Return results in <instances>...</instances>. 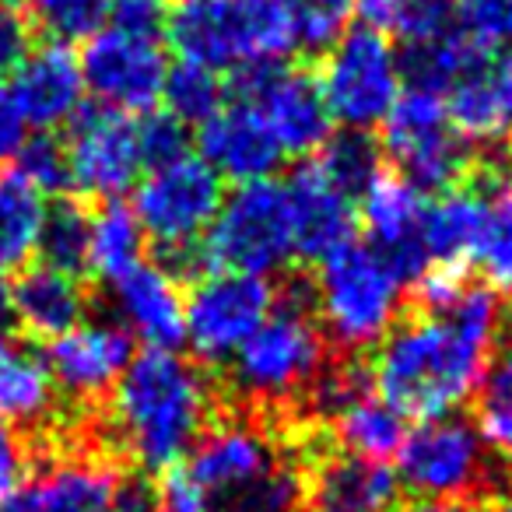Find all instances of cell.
Wrapping results in <instances>:
<instances>
[{"label": "cell", "mask_w": 512, "mask_h": 512, "mask_svg": "<svg viewBox=\"0 0 512 512\" xmlns=\"http://www.w3.org/2000/svg\"><path fill=\"white\" fill-rule=\"evenodd\" d=\"M39 29L50 32L57 43L92 39L109 15V0H25Z\"/></svg>", "instance_id": "cell-39"}, {"label": "cell", "mask_w": 512, "mask_h": 512, "mask_svg": "<svg viewBox=\"0 0 512 512\" xmlns=\"http://www.w3.org/2000/svg\"><path fill=\"white\" fill-rule=\"evenodd\" d=\"M183 295L169 267L141 264L113 285L116 327L127 330L130 341L148 344V351H176L183 341Z\"/></svg>", "instance_id": "cell-24"}, {"label": "cell", "mask_w": 512, "mask_h": 512, "mask_svg": "<svg viewBox=\"0 0 512 512\" xmlns=\"http://www.w3.org/2000/svg\"><path fill=\"white\" fill-rule=\"evenodd\" d=\"M46 204L18 169H0V271L29 264L39 249Z\"/></svg>", "instance_id": "cell-30"}, {"label": "cell", "mask_w": 512, "mask_h": 512, "mask_svg": "<svg viewBox=\"0 0 512 512\" xmlns=\"http://www.w3.org/2000/svg\"><path fill=\"white\" fill-rule=\"evenodd\" d=\"M57 386L43 355L15 337L0 334V421L4 425H39L53 414Z\"/></svg>", "instance_id": "cell-26"}, {"label": "cell", "mask_w": 512, "mask_h": 512, "mask_svg": "<svg viewBox=\"0 0 512 512\" xmlns=\"http://www.w3.org/2000/svg\"><path fill=\"white\" fill-rule=\"evenodd\" d=\"M383 148L421 193H449L470 169V148L449 120L446 99L421 88L400 92L383 120Z\"/></svg>", "instance_id": "cell-10"}, {"label": "cell", "mask_w": 512, "mask_h": 512, "mask_svg": "<svg viewBox=\"0 0 512 512\" xmlns=\"http://www.w3.org/2000/svg\"><path fill=\"white\" fill-rule=\"evenodd\" d=\"M158 512H207V498L183 463L158 474Z\"/></svg>", "instance_id": "cell-46"}, {"label": "cell", "mask_w": 512, "mask_h": 512, "mask_svg": "<svg viewBox=\"0 0 512 512\" xmlns=\"http://www.w3.org/2000/svg\"><path fill=\"white\" fill-rule=\"evenodd\" d=\"M477 432L484 446L512 470V337L491 358L477 390Z\"/></svg>", "instance_id": "cell-33"}, {"label": "cell", "mask_w": 512, "mask_h": 512, "mask_svg": "<svg viewBox=\"0 0 512 512\" xmlns=\"http://www.w3.org/2000/svg\"><path fill=\"white\" fill-rule=\"evenodd\" d=\"M11 313L32 337L57 341L67 330L81 327L88 313V295L81 278L53 271L46 264L25 267L11 285Z\"/></svg>", "instance_id": "cell-25"}, {"label": "cell", "mask_w": 512, "mask_h": 512, "mask_svg": "<svg viewBox=\"0 0 512 512\" xmlns=\"http://www.w3.org/2000/svg\"><path fill=\"white\" fill-rule=\"evenodd\" d=\"M144 242H148V235H144L141 221L134 218V211L109 200L92 218L88 271L99 274L106 285H116V281L127 278L130 271H137L144 264Z\"/></svg>", "instance_id": "cell-31"}, {"label": "cell", "mask_w": 512, "mask_h": 512, "mask_svg": "<svg viewBox=\"0 0 512 512\" xmlns=\"http://www.w3.org/2000/svg\"><path fill=\"white\" fill-rule=\"evenodd\" d=\"M183 306V341L204 362H232V355L274 313L278 292L267 278L211 271L193 285Z\"/></svg>", "instance_id": "cell-11"}, {"label": "cell", "mask_w": 512, "mask_h": 512, "mask_svg": "<svg viewBox=\"0 0 512 512\" xmlns=\"http://www.w3.org/2000/svg\"><path fill=\"white\" fill-rule=\"evenodd\" d=\"M453 29H460L453 15V0H400L393 32H397L407 46L439 39Z\"/></svg>", "instance_id": "cell-42"}, {"label": "cell", "mask_w": 512, "mask_h": 512, "mask_svg": "<svg viewBox=\"0 0 512 512\" xmlns=\"http://www.w3.org/2000/svg\"><path fill=\"white\" fill-rule=\"evenodd\" d=\"M200 158L211 165L218 179H232L235 186H242L256 183V179H271L285 151L260 116V109L235 95L200 127Z\"/></svg>", "instance_id": "cell-19"}, {"label": "cell", "mask_w": 512, "mask_h": 512, "mask_svg": "<svg viewBox=\"0 0 512 512\" xmlns=\"http://www.w3.org/2000/svg\"><path fill=\"white\" fill-rule=\"evenodd\" d=\"M460 32L481 50L512 46V0H453Z\"/></svg>", "instance_id": "cell-40"}, {"label": "cell", "mask_w": 512, "mask_h": 512, "mask_svg": "<svg viewBox=\"0 0 512 512\" xmlns=\"http://www.w3.org/2000/svg\"><path fill=\"white\" fill-rule=\"evenodd\" d=\"M302 474L309 512H404V488L390 463L362 460L337 449L320 453Z\"/></svg>", "instance_id": "cell-20"}, {"label": "cell", "mask_w": 512, "mask_h": 512, "mask_svg": "<svg viewBox=\"0 0 512 512\" xmlns=\"http://www.w3.org/2000/svg\"><path fill=\"white\" fill-rule=\"evenodd\" d=\"M211 425V383L179 351H137L113 386L109 432L151 474L176 467Z\"/></svg>", "instance_id": "cell-2"}, {"label": "cell", "mask_w": 512, "mask_h": 512, "mask_svg": "<svg viewBox=\"0 0 512 512\" xmlns=\"http://www.w3.org/2000/svg\"><path fill=\"white\" fill-rule=\"evenodd\" d=\"M109 512H158V495L144 477H123Z\"/></svg>", "instance_id": "cell-49"}, {"label": "cell", "mask_w": 512, "mask_h": 512, "mask_svg": "<svg viewBox=\"0 0 512 512\" xmlns=\"http://www.w3.org/2000/svg\"><path fill=\"white\" fill-rule=\"evenodd\" d=\"M239 99H249L278 137L285 155H320L334 137V116L323 102L320 81L302 67H253L239 74Z\"/></svg>", "instance_id": "cell-13"}, {"label": "cell", "mask_w": 512, "mask_h": 512, "mask_svg": "<svg viewBox=\"0 0 512 512\" xmlns=\"http://www.w3.org/2000/svg\"><path fill=\"white\" fill-rule=\"evenodd\" d=\"M323 369L327 337L299 292L278 299L274 313L228 362L232 386L249 404H288L313 390Z\"/></svg>", "instance_id": "cell-5"}, {"label": "cell", "mask_w": 512, "mask_h": 512, "mask_svg": "<svg viewBox=\"0 0 512 512\" xmlns=\"http://www.w3.org/2000/svg\"><path fill=\"white\" fill-rule=\"evenodd\" d=\"M330 428H334L344 453L362 456V460H379V463L397 456L407 435L404 418H400L390 404H383L372 386H365L355 397L344 400V404L330 414Z\"/></svg>", "instance_id": "cell-27"}, {"label": "cell", "mask_w": 512, "mask_h": 512, "mask_svg": "<svg viewBox=\"0 0 512 512\" xmlns=\"http://www.w3.org/2000/svg\"><path fill=\"white\" fill-rule=\"evenodd\" d=\"M397 477L400 488L411 491L421 505L477 502V495L491 491V449L467 418L449 414L421 421L404 435Z\"/></svg>", "instance_id": "cell-8"}, {"label": "cell", "mask_w": 512, "mask_h": 512, "mask_svg": "<svg viewBox=\"0 0 512 512\" xmlns=\"http://www.w3.org/2000/svg\"><path fill=\"white\" fill-rule=\"evenodd\" d=\"M491 512H512V491H509V495H502V502H498Z\"/></svg>", "instance_id": "cell-53"}, {"label": "cell", "mask_w": 512, "mask_h": 512, "mask_svg": "<svg viewBox=\"0 0 512 512\" xmlns=\"http://www.w3.org/2000/svg\"><path fill=\"white\" fill-rule=\"evenodd\" d=\"M85 92L116 113H151L162 102L169 60L158 39H141L120 29H99L78 57Z\"/></svg>", "instance_id": "cell-12"}, {"label": "cell", "mask_w": 512, "mask_h": 512, "mask_svg": "<svg viewBox=\"0 0 512 512\" xmlns=\"http://www.w3.org/2000/svg\"><path fill=\"white\" fill-rule=\"evenodd\" d=\"M358 15H362V25L372 32H393V22H397V8L400 0H355Z\"/></svg>", "instance_id": "cell-50"}, {"label": "cell", "mask_w": 512, "mask_h": 512, "mask_svg": "<svg viewBox=\"0 0 512 512\" xmlns=\"http://www.w3.org/2000/svg\"><path fill=\"white\" fill-rule=\"evenodd\" d=\"M67 148L71 186L99 200H116L120 193L134 190L144 165L141 130L137 120L116 109H81L74 116V130Z\"/></svg>", "instance_id": "cell-14"}, {"label": "cell", "mask_w": 512, "mask_h": 512, "mask_svg": "<svg viewBox=\"0 0 512 512\" xmlns=\"http://www.w3.org/2000/svg\"><path fill=\"white\" fill-rule=\"evenodd\" d=\"M162 102H165V113L183 123V127L186 123L204 127L228 99H225V85H221V74L183 60V64L169 67V74H165Z\"/></svg>", "instance_id": "cell-36"}, {"label": "cell", "mask_w": 512, "mask_h": 512, "mask_svg": "<svg viewBox=\"0 0 512 512\" xmlns=\"http://www.w3.org/2000/svg\"><path fill=\"white\" fill-rule=\"evenodd\" d=\"M404 281L386 264L369 242L341 246L320 260L316 274V323L323 337L341 344L344 351L379 348L383 337L397 327Z\"/></svg>", "instance_id": "cell-4"}, {"label": "cell", "mask_w": 512, "mask_h": 512, "mask_svg": "<svg viewBox=\"0 0 512 512\" xmlns=\"http://www.w3.org/2000/svg\"><path fill=\"white\" fill-rule=\"evenodd\" d=\"M477 221H481V190L439 193L425 207V253L428 267H463L474 253Z\"/></svg>", "instance_id": "cell-29"}, {"label": "cell", "mask_w": 512, "mask_h": 512, "mask_svg": "<svg viewBox=\"0 0 512 512\" xmlns=\"http://www.w3.org/2000/svg\"><path fill=\"white\" fill-rule=\"evenodd\" d=\"M449 120L467 144H498L512 134V46L481 50L470 71L449 88Z\"/></svg>", "instance_id": "cell-23"}, {"label": "cell", "mask_w": 512, "mask_h": 512, "mask_svg": "<svg viewBox=\"0 0 512 512\" xmlns=\"http://www.w3.org/2000/svg\"><path fill=\"white\" fill-rule=\"evenodd\" d=\"M109 18H113V29L141 39H162V32H169V4L165 0H113Z\"/></svg>", "instance_id": "cell-44"}, {"label": "cell", "mask_w": 512, "mask_h": 512, "mask_svg": "<svg viewBox=\"0 0 512 512\" xmlns=\"http://www.w3.org/2000/svg\"><path fill=\"white\" fill-rule=\"evenodd\" d=\"M137 130H141V151L148 169L190 151L186 148V127L179 120H172L169 113H148L144 120H137Z\"/></svg>", "instance_id": "cell-43"}, {"label": "cell", "mask_w": 512, "mask_h": 512, "mask_svg": "<svg viewBox=\"0 0 512 512\" xmlns=\"http://www.w3.org/2000/svg\"><path fill=\"white\" fill-rule=\"evenodd\" d=\"M123 477V467L109 453L74 449L50 456L11 498L8 512H109Z\"/></svg>", "instance_id": "cell-16"}, {"label": "cell", "mask_w": 512, "mask_h": 512, "mask_svg": "<svg viewBox=\"0 0 512 512\" xmlns=\"http://www.w3.org/2000/svg\"><path fill=\"white\" fill-rule=\"evenodd\" d=\"M488 288L512 299V179H491L481 186V221L470 253Z\"/></svg>", "instance_id": "cell-28"}, {"label": "cell", "mask_w": 512, "mask_h": 512, "mask_svg": "<svg viewBox=\"0 0 512 512\" xmlns=\"http://www.w3.org/2000/svg\"><path fill=\"white\" fill-rule=\"evenodd\" d=\"M207 512H306V474L281 460L264 477L207 498Z\"/></svg>", "instance_id": "cell-34"}, {"label": "cell", "mask_w": 512, "mask_h": 512, "mask_svg": "<svg viewBox=\"0 0 512 512\" xmlns=\"http://www.w3.org/2000/svg\"><path fill=\"white\" fill-rule=\"evenodd\" d=\"M29 481V449L22 435L0 421V512H8L11 498Z\"/></svg>", "instance_id": "cell-45"}, {"label": "cell", "mask_w": 512, "mask_h": 512, "mask_svg": "<svg viewBox=\"0 0 512 512\" xmlns=\"http://www.w3.org/2000/svg\"><path fill=\"white\" fill-rule=\"evenodd\" d=\"M221 200H225L221 179L204 158L186 151L172 162L148 169V176L137 183L130 211L141 221L144 235L169 256L172 267L183 271L197 256V246L211 228Z\"/></svg>", "instance_id": "cell-7"}, {"label": "cell", "mask_w": 512, "mask_h": 512, "mask_svg": "<svg viewBox=\"0 0 512 512\" xmlns=\"http://www.w3.org/2000/svg\"><path fill=\"white\" fill-rule=\"evenodd\" d=\"M88 232H92V218L85 214V207L71 204V200L53 204L46 207L36 253L53 271L81 278V271H88Z\"/></svg>", "instance_id": "cell-35"}, {"label": "cell", "mask_w": 512, "mask_h": 512, "mask_svg": "<svg viewBox=\"0 0 512 512\" xmlns=\"http://www.w3.org/2000/svg\"><path fill=\"white\" fill-rule=\"evenodd\" d=\"M8 88L25 127L36 130H57L64 123H74L85 102L81 64L64 43H46L32 50L15 67V81Z\"/></svg>", "instance_id": "cell-22"}, {"label": "cell", "mask_w": 512, "mask_h": 512, "mask_svg": "<svg viewBox=\"0 0 512 512\" xmlns=\"http://www.w3.org/2000/svg\"><path fill=\"white\" fill-rule=\"evenodd\" d=\"M502 330V299L488 285H467L449 309L411 316L383 337L372 390L400 418H449L477 397Z\"/></svg>", "instance_id": "cell-1"}, {"label": "cell", "mask_w": 512, "mask_h": 512, "mask_svg": "<svg viewBox=\"0 0 512 512\" xmlns=\"http://www.w3.org/2000/svg\"><path fill=\"white\" fill-rule=\"evenodd\" d=\"M25 144V120L15 106L11 88L0 81V162H8L22 151Z\"/></svg>", "instance_id": "cell-48"}, {"label": "cell", "mask_w": 512, "mask_h": 512, "mask_svg": "<svg viewBox=\"0 0 512 512\" xmlns=\"http://www.w3.org/2000/svg\"><path fill=\"white\" fill-rule=\"evenodd\" d=\"M295 46L306 53H327L344 36L355 0H288Z\"/></svg>", "instance_id": "cell-38"}, {"label": "cell", "mask_w": 512, "mask_h": 512, "mask_svg": "<svg viewBox=\"0 0 512 512\" xmlns=\"http://www.w3.org/2000/svg\"><path fill=\"white\" fill-rule=\"evenodd\" d=\"M183 4H190V0H183Z\"/></svg>", "instance_id": "cell-54"}, {"label": "cell", "mask_w": 512, "mask_h": 512, "mask_svg": "<svg viewBox=\"0 0 512 512\" xmlns=\"http://www.w3.org/2000/svg\"><path fill=\"white\" fill-rule=\"evenodd\" d=\"M316 81L334 123L358 134L379 127L404 92L400 53L383 32H372L365 25L344 32L330 46Z\"/></svg>", "instance_id": "cell-9"}, {"label": "cell", "mask_w": 512, "mask_h": 512, "mask_svg": "<svg viewBox=\"0 0 512 512\" xmlns=\"http://www.w3.org/2000/svg\"><path fill=\"white\" fill-rule=\"evenodd\" d=\"M369 246L400 274V281H418L428 271L425 253V193L414 190L400 172L379 169V176L358 193Z\"/></svg>", "instance_id": "cell-15"}, {"label": "cell", "mask_w": 512, "mask_h": 512, "mask_svg": "<svg viewBox=\"0 0 512 512\" xmlns=\"http://www.w3.org/2000/svg\"><path fill=\"white\" fill-rule=\"evenodd\" d=\"M11 320H15V313H11V285L4 281V274H0V334L8 330Z\"/></svg>", "instance_id": "cell-51"}, {"label": "cell", "mask_w": 512, "mask_h": 512, "mask_svg": "<svg viewBox=\"0 0 512 512\" xmlns=\"http://www.w3.org/2000/svg\"><path fill=\"white\" fill-rule=\"evenodd\" d=\"M134 358V341L116 323H81L46 344V369L53 386L74 400H99L120 383Z\"/></svg>", "instance_id": "cell-17"}, {"label": "cell", "mask_w": 512, "mask_h": 512, "mask_svg": "<svg viewBox=\"0 0 512 512\" xmlns=\"http://www.w3.org/2000/svg\"><path fill=\"white\" fill-rule=\"evenodd\" d=\"M288 193V214H292V239L295 256L320 264L330 253L348 246L355 235V197L344 186H337L320 162H306L292 172L285 183Z\"/></svg>", "instance_id": "cell-18"}, {"label": "cell", "mask_w": 512, "mask_h": 512, "mask_svg": "<svg viewBox=\"0 0 512 512\" xmlns=\"http://www.w3.org/2000/svg\"><path fill=\"white\" fill-rule=\"evenodd\" d=\"M411 512H491L481 502H460V505H418Z\"/></svg>", "instance_id": "cell-52"}, {"label": "cell", "mask_w": 512, "mask_h": 512, "mask_svg": "<svg viewBox=\"0 0 512 512\" xmlns=\"http://www.w3.org/2000/svg\"><path fill=\"white\" fill-rule=\"evenodd\" d=\"M316 162H320V169L327 172L337 186H344L351 197H358V193L379 176V169H383V165H379L376 141H372L369 134H358V130H344V134L330 137L320 155H316Z\"/></svg>", "instance_id": "cell-37"}, {"label": "cell", "mask_w": 512, "mask_h": 512, "mask_svg": "<svg viewBox=\"0 0 512 512\" xmlns=\"http://www.w3.org/2000/svg\"><path fill=\"white\" fill-rule=\"evenodd\" d=\"M477 57H481V46L470 43L460 29H453L439 39L407 46V50L400 53V74H404L407 88L446 95L449 88L470 71V64H474Z\"/></svg>", "instance_id": "cell-32"}, {"label": "cell", "mask_w": 512, "mask_h": 512, "mask_svg": "<svg viewBox=\"0 0 512 512\" xmlns=\"http://www.w3.org/2000/svg\"><path fill=\"white\" fill-rule=\"evenodd\" d=\"M32 53V25L22 11L0 4V74L15 71Z\"/></svg>", "instance_id": "cell-47"}, {"label": "cell", "mask_w": 512, "mask_h": 512, "mask_svg": "<svg viewBox=\"0 0 512 512\" xmlns=\"http://www.w3.org/2000/svg\"><path fill=\"white\" fill-rule=\"evenodd\" d=\"M200 264L221 274L267 278L295 256L288 193L278 179L242 183L221 200L200 239Z\"/></svg>", "instance_id": "cell-6"}, {"label": "cell", "mask_w": 512, "mask_h": 512, "mask_svg": "<svg viewBox=\"0 0 512 512\" xmlns=\"http://www.w3.org/2000/svg\"><path fill=\"white\" fill-rule=\"evenodd\" d=\"M15 158H18V172H22L39 193H64L67 186H71L67 148L60 141H53L50 134L25 141Z\"/></svg>", "instance_id": "cell-41"}, {"label": "cell", "mask_w": 512, "mask_h": 512, "mask_svg": "<svg viewBox=\"0 0 512 512\" xmlns=\"http://www.w3.org/2000/svg\"><path fill=\"white\" fill-rule=\"evenodd\" d=\"M169 39L186 64L253 71L295 50L288 0H190L169 15Z\"/></svg>", "instance_id": "cell-3"}, {"label": "cell", "mask_w": 512, "mask_h": 512, "mask_svg": "<svg viewBox=\"0 0 512 512\" xmlns=\"http://www.w3.org/2000/svg\"><path fill=\"white\" fill-rule=\"evenodd\" d=\"M278 463L281 453L264 428L249 421H221V425H207L183 467L200 484L204 498H214L264 477Z\"/></svg>", "instance_id": "cell-21"}]
</instances>
